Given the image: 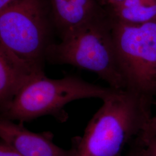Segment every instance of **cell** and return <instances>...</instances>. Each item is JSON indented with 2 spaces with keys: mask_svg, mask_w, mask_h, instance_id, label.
<instances>
[{
  "mask_svg": "<svg viewBox=\"0 0 156 156\" xmlns=\"http://www.w3.org/2000/svg\"><path fill=\"white\" fill-rule=\"evenodd\" d=\"M82 136L72 140L77 156H123L151 116L154 98L115 90L102 101Z\"/></svg>",
  "mask_w": 156,
  "mask_h": 156,
  "instance_id": "1",
  "label": "cell"
},
{
  "mask_svg": "<svg viewBox=\"0 0 156 156\" xmlns=\"http://www.w3.org/2000/svg\"><path fill=\"white\" fill-rule=\"evenodd\" d=\"M59 43L48 48L46 60L54 65H71L96 73L116 90H126L119 65L106 11L64 34Z\"/></svg>",
  "mask_w": 156,
  "mask_h": 156,
  "instance_id": "2",
  "label": "cell"
},
{
  "mask_svg": "<svg viewBox=\"0 0 156 156\" xmlns=\"http://www.w3.org/2000/svg\"><path fill=\"white\" fill-rule=\"evenodd\" d=\"M116 89L91 83L76 75H66L54 79L45 73L36 76L17 95L0 117L20 123L49 115L60 123L67 122L64 107L75 100L99 98L102 101Z\"/></svg>",
  "mask_w": 156,
  "mask_h": 156,
  "instance_id": "3",
  "label": "cell"
},
{
  "mask_svg": "<svg viewBox=\"0 0 156 156\" xmlns=\"http://www.w3.org/2000/svg\"><path fill=\"white\" fill-rule=\"evenodd\" d=\"M53 28L48 0H15L0 10V42L34 67L44 69Z\"/></svg>",
  "mask_w": 156,
  "mask_h": 156,
  "instance_id": "4",
  "label": "cell"
},
{
  "mask_svg": "<svg viewBox=\"0 0 156 156\" xmlns=\"http://www.w3.org/2000/svg\"><path fill=\"white\" fill-rule=\"evenodd\" d=\"M111 20L117 60L126 90L154 98L156 95V20L131 24Z\"/></svg>",
  "mask_w": 156,
  "mask_h": 156,
  "instance_id": "5",
  "label": "cell"
},
{
  "mask_svg": "<svg viewBox=\"0 0 156 156\" xmlns=\"http://www.w3.org/2000/svg\"><path fill=\"white\" fill-rule=\"evenodd\" d=\"M1 140L23 156H77L75 147L64 149L53 142L50 131L33 133L24 126L0 117Z\"/></svg>",
  "mask_w": 156,
  "mask_h": 156,
  "instance_id": "6",
  "label": "cell"
},
{
  "mask_svg": "<svg viewBox=\"0 0 156 156\" xmlns=\"http://www.w3.org/2000/svg\"><path fill=\"white\" fill-rule=\"evenodd\" d=\"M44 69L34 67L0 42V111H5L22 90Z\"/></svg>",
  "mask_w": 156,
  "mask_h": 156,
  "instance_id": "7",
  "label": "cell"
},
{
  "mask_svg": "<svg viewBox=\"0 0 156 156\" xmlns=\"http://www.w3.org/2000/svg\"><path fill=\"white\" fill-rule=\"evenodd\" d=\"M60 37L105 12L97 0H48Z\"/></svg>",
  "mask_w": 156,
  "mask_h": 156,
  "instance_id": "8",
  "label": "cell"
},
{
  "mask_svg": "<svg viewBox=\"0 0 156 156\" xmlns=\"http://www.w3.org/2000/svg\"><path fill=\"white\" fill-rule=\"evenodd\" d=\"M111 19L131 24L156 20V0H125L104 8Z\"/></svg>",
  "mask_w": 156,
  "mask_h": 156,
  "instance_id": "9",
  "label": "cell"
},
{
  "mask_svg": "<svg viewBox=\"0 0 156 156\" xmlns=\"http://www.w3.org/2000/svg\"><path fill=\"white\" fill-rule=\"evenodd\" d=\"M153 105L156 106V101H154ZM156 137V114L154 116H151L145 124L141 134L139 136L140 141Z\"/></svg>",
  "mask_w": 156,
  "mask_h": 156,
  "instance_id": "10",
  "label": "cell"
},
{
  "mask_svg": "<svg viewBox=\"0 0 156 156\" xmlns=\"http://www.w3.org/2000/svg\"><path fill=\"white\" fill-rule=\"evenodd\" d=\"M140 142L143 145L144 156H156V137Z\"/></svg>",
  "mask_w": 156,
  "mask_h": 156,
  "instance_id": "11",
  "label": "cell"
},
{
  "mask_svg": "<svg viewBox=\"0 0 156 156\" xmlns=\"http://www.w3.org/2000/svg\"><path fill=\"white\" fill-rule=\"evenodd\" d=\"M0 156H23L15 151L11 146L1 140Z\"/></svg>",
  "mask_w": 156,
  "mask_h": 156,
  "instance_id": "12",
  "label": "cell"
},
{
  "mask_svg": "<svg viewBox=\"0 0 156 156\" xmlns=\"http://www.w3.org/2000/svg\"><path fill=\"white\" fill-rule=\"evenodd\" d=\"M130 151L124 156H145L144 153L143 146L140 141L136 140L134 142Z\"/></svg>",
  "mask_w": 156,
  "mask_h": 156,
  "instance_id": "13",
  "label": "cell"
},
{
  "mask_svg": "<svg viewBox=\"0 0 156 156\" xmlns=\"http://www.w3.org/2000/svg\"><path fill=\"white\" fill-rule=\"evenodd\" d=\"M100 5L104 8L106 6L121 2L125 0H97Z\"/></svg>",
  "mask_w": 156,
  "mask_h": 156,
  "instance_id": "14",
  "label": "cell"
},
{
  "mask_svg": "<svg viewBox=\"0 0 156 156\" xmlns=\"http://www.w3.org/2000/svg\"><path fill=\"white\" fill-rule=\"evenodd\" d=\"M15 0H0V10L11 4Z\"/></svg>",
  "mask_w": 156,
  "mask_h": 156,
  "instance_id": "15",
  "label": "cell"
}]
</instances>
